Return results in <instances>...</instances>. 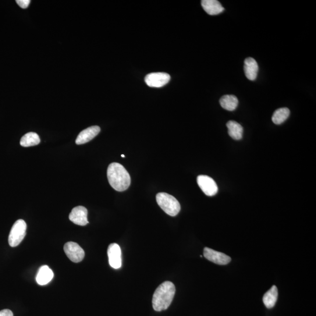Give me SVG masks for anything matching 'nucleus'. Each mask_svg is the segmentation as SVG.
<instances>
[{
    "mask_svg": "<svg viewBox=\"0 0 316 316\" xmlns=\"http://www.w3.org/2000/svg\"><path fill=\"white\" fill-rule=\"evenodd\" d=\"M108 178L110 186L116 191H125L129 189L131 184L130 174L119 163L114 162L109 166Z\"/></svg>",
    "mask_w": 316,
    "mask_h": 316,
    "instance_id": "obj_1",
    "label": "nucleus"
},
{
    "mask_svg": "<svg viewBox=\"0 0 316 316\" xmlns=\"http://www.w3.org/2000/svg\"><path fill=\"white\" fill-rule=\"evenodd\" d=\"M176 292L174 284L166 281L156 289L152 298V306L157 311L166 310L172 302Z\"/></svg>",
    "mask_w": 316,
    "mask_h": 316,
    "instance_id": "obj_2",
    "label": "nucleus"
},
{
    "mask_svg": "<svg viewBox=\"0 0 316 316\" xmlns=\"http://www.w3.org/2000/svg\"><path fill=\"white\" fill-rule=\"evenodd\" d=\"M157 201L159 207L164 211L167 215L170 216H176L180 211V205L175 197L166 193L157 194Z\"/></svg>",
    "mask_w": 316,
    "mask_h": 316,
    "instance_id": "obj_3",
    "label": "nucleus"
},
{
    "mask_svg": "<svg viewBox=\"0 0 316 316\" xmlns=\"http://www.w3.org/2000/svg\"><path fill=\"white\" fill-rule=\"evenodd\" d=\"M27 224L20 219L14 223L9 237V243L12 247H16L22 242L26 236Z\"/></svg>",
    "mask_w": 316,
    "mask_h": 316,
    "instance_id": "obj_4",
    "label": "nucleus"
},
{
    "mask_svg": "<svg viewBox=\"0 0 316 316\" xmlns=\"http://www.w3.org/2000/svg\"><path fill=\"white\" fill-rule=\"evenodd\" d=\"M64 251L70 261L74 263H79L84 259L85 253L79 244L74 242H68L64 246Z\"/></svg>",
    "mask_w": 316,
    "mask_h": 316,
    "instance_id": "obj_5",
    "label": "nucleus"
},
{
    "mask_svg": "<svg viewBox=\"0 0 316 316\" xmlns=\"http://www.w3.org/2000/svg\"><path fill=\"white\" fill-rule=\"evenodd\" d=\"M197 182L202 191L208 196H215L218 193V187L212 177L206 175L197 177Z\"/></svg>",
    "mask_w": 316,
    "mask_h": 316,
    "instance_id": "obj_6",
    "label": "nucleus"
},
{
    "mask_svg": "<svg viewBox=\"0 0 316 316\" xmlns=\"http://www.w3.org/2000/svg\"><path fill=\"white\" fill-rule=\"evenodd\" d=\"M170 79L169 74L162 72L151 73L145 77V83L151 87L159 88L164 86L169 83Z\"/></svg>",
    "mask_w": 316,
    "mask_h": 316,
    "instance_id": "obj_7",
    "label": "nucleus"
},
{
    "mask_svg": "<svg viewBox=\"0 0 316 316\" xmlns=\"http://www.w3.org/2000/svg\"><path fill=\"white\" fill-rule=\"evenodd\" d=\"M108 254L109 264L112 268L117 269L122 267V250L118 244H110L108 248Z\"/></svg>",
    "mask_w": 316,
    "mask_h": 316,
    "instance_id": "obj_8",
    "label": "nucleus"
},
{
    "mask_svg": "<svg viewBox=\"0 0 316 316\" xmlns=\"http://www.w3.org/2000/svg\"><path fill=\"white\" fill-rule=\"evenodd\" d=\"M204 256L213 263L221 265L228 264L232 261V259L228 255L207 247L204 248Z\"/></svg>",
    "mask_w": 316,
    "mask_h": 316,
    "instance_id": "obj_9",
    "label": "nucleus"
},
{
    "mask_svg": "<svg viewBox=\"0 0 316 316\" xmlns=\"http://www.w3.org/2000/svg\"><path fill=\"white\" fill-rule=\"evenodd\" d=\"M88 212L83 206H77L72 209L69 215L71 222L78 226H84L88 223L87 220Z\"/></svg>",
    "mask_w": 316,
    "mask_h": 316,
    "instance_id": "obj_10",
    "label": "nucleus"
},
{
    "mask_svg": "<svg viewBox=\"0 0 316 316\" xmlns=\"http://www.w3.org/2000/svg\"><path fill=\"white\" fill-rule=\"evenodd\" d=\"M100 128L95 126L87 128L81 131L76 140L77 145H81L88 143L100 132Z\"/></svg>",
    "mask_w": 316,
    "mask_h": 316,
    "instance_id": "obj_11",
    "label": "nucleus"
},
{
    "mask_svg": "<svg viewBox=\"0 0 316 316\" xmlns=\"http://www.w3.org/2000/svg\"><path fill=\"white\" fill-rule=\"evenodd\" d=\"M258 69V63L254 58H248L245 60L244 70L248 80L254 81L257 79Z\"/></svg>",
    "mask_w": 316,
    "mask_h": 316,
    "instance_id": "obj_12",
    "label": "nucleus"
},
{
    "mask_svg": "<svg viewBox=\"0 0 316 316\" xmlns=\"http://www.w3.org/2000/svg\"><path fill=\"white\" fill-rule=\"evenodd\" d=\"M201 4L205 12L210 16L218 15L225 11L221 3L217 0H203Z\"/></svg>",
    "mask_w": 316,
    "mask_h": 316,
    "instance_id": "obj_13",
    "label": "nucleus"
},
{
    "mask_svg": "<svg viewBox=\"0 0 316 316\" xmlns=\"http://www.w3.org/2000/svg\"><path fill=\"white\" fill-rule=\"evenodd\" d=\"M53 276L52 269L47 265H44L39 269L36 280L39 285H45L51 281Z\"/></svg>",
    "mask_w": 316,
    "mask_h": 316,
    "instance_id": "obj_14",
    "label": "nucleus"
},
{
    "mask_svg": "<svg viewBox=\"0 0 316 316\" xmlns=\"http://www.w3.org/2000/svg\"><path fill=\"white\" fill-rule=\"evenodd\" d=\"M227 127L228 128V133L229 136L235 140H240L242 139L243 136V128L234 121H230L227 123Z\"/></svg>",
    "mask_w": 316,
    "mask_h": 316,
    "instance_id": "obj_15",
    "label": "nucleus"
},
{
    "mask_svg": "<svg viewBox=\"0 0 316 316\" xmlns=\"http://www.w3.org/2000/svg\"><path fill=\"white\" fill-rule=\"evenodd\" d=\"M220 104L224 109L232 112L237 109L239 100L235 95H225L220 98Z\"/></svg>",
    "mask_w": 316,
    "mask_h": 316,
    "instance_id": "obj_16",
    "label": "nucleus"
},
{
    "mask_svg": "<svg viewBox=\"0 0 316 316\" xmlns=\"http://www.w3.org/2000/svg\"><path fill=\"white\" fill-rule=\"evenodd\" d=\"M278 291L276 286H273L266 292L263 297L265 306L268 308H271L275 306L277 299H278Z\"/></svg>",
    "mask_w": 316,
    "mask_h": 316,
    "instance_id": "obj_17",
    "label": "nucleus"
},
{
    "mask_svg": "<svg viewBox=\"0 0 316 316\" xmlns=\"http://www.w3.org/2000/svg\"><path fill=\"white\" fill-rule=\"evenodd\" d=\"M40 137L37 133L31 132L25 134L21 138L20 145L23 147H30L35 146L40 143Z\"/></svg>",
    "mask_w": 316,
    "mask_h": 316,
    "instance_id": "obj_18",
    "label": "nucleus"
},
{
    "mask_svg": "<svg viewBox=\"0 0 316 316\" xmlns=\"http://www.w3.org/2000/svg\"><path fill=\"white\" fill-rule=\"evenodd\" d=\"M289 115L290 110L286 108L279 109L273 113L272 117V122L277 125H279L285 122Z\"/></svg>",
    "mask_w": 316,
    "mask_h": 316,
    "instance_id": "obj_19",
    "label": "nucleus"
},
{
    "mask_svg": "<svg viewBox=\"0 0 316 316\" xmlns=\"http://www.w3.org/2000/svg\"><path fill=\"white\" fill-rule=\"evenodd\" d=\"M16 3L21 8L26 9L29 6L31 1L30 0H17Z\"/></svg>",
    "mask_w": 316,
    "mask_h": 316,
    "instance_id": "obj_20",
    "label": "nucleus"
},
{
    "mask_svg": "<svg viewBox=\"0 0 316 316\" xmlns=\"http://www.w3.org/2000/svg\"><path fill=\"white\" fill-rule=\"evenodd\" d=\"M0 316H14V315L12 310L4 309L0 311Z\"/></svg>",
    "mask_w": 316,
    "mask_h": 316,
    "instance_id": "obj_21",
    "label": "nucleus"
},
{
    "mask_svg": "<svg viewBox=\"0 0 316 316\" xmlns=\"http://www.w3.org/2000/svg\"><path fill=\"white\" fill-rule=\"evenodd\" d=\"M122 157L123 158H125V155H122Z\"/></svg>",
    "mask_w": 316,
    "mask_h": 316,
    "instance_id": "obj_22",
    "label": "nucleus"
}]
</instances>
